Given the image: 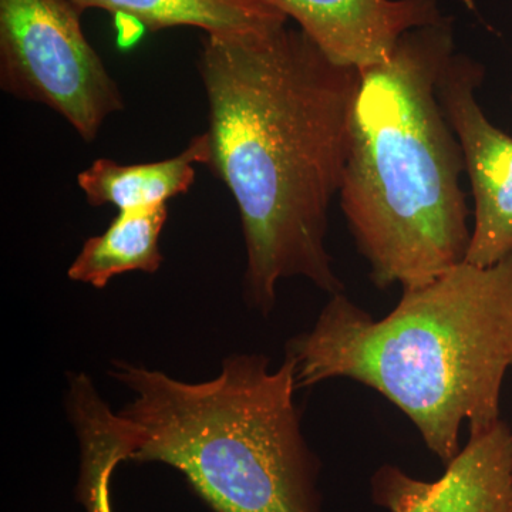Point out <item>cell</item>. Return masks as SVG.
Instances as JSON below:
<instances>
[{"instance_id":"obj_1","label":"cell","mask_w":512,"mask_h":512,"mask_svg":"<svg viewBox=\"0 0 512 512\" xmlns=\"http://www.w3.org/2000/svg\"><path fill=\"white\" fill-rule=\"evenodd\" d=\"M197 66L210 117L207 167L241 217L248 305L268 316L288 278L342 293L326 237L359 70L288 25L259 36L205 35Z\"/></svg>"},{"instance_id":"obj_2","label":"cell","mask_w":512,"mask_h":512,"mask_svg":"<svg viewBox=\"0 0 512 512\" xmlns=\"http://www.w3.org/2000/svg\"><path fill=\"white\" fill-rule=\"evenodd\" d=\"M285 353L298 389L340 377L365 384L402 410L447 466L460 453L464 421L477 434L501 420L512 369V256L491 266L461 262L403 291L382 319L336 293Z\"/></svg>"},{"instance_id":"obj_3","label":"cell","mask_w":512,"mask_h":512,"mask_svg":"<svg viewBox=\"0 0 512 512\" xmlns=\"http://www.w3.org/2000/svg\"><path fill=\"white\" fill-rule=\"evenodd\" d=\"M453 55V20L443 16L359 70L339 197L379 289L420 288L466 261V164L437 93Z\"/></svg>"},{"instance_id":"obj_4","label":"cell","mask_w":512,"mask_h":512,"mask_svg":"<svg viewBox=\"0 0 512 512\" xmlns=\"http://www.w3.org/2000/svg\"><path fill=\"white\" fill-rule=\"evenodd\" d=\"M258 353L228 356L205 382L116 360L110 375L133 393L120 410L133 431L130 461L183 474L214 512H322L318 458L295 403V359L272 370Z\"/></svg>"},{"instance_id":"obj_5","label":"cell","mask_w":512,"mask_h":512,"mask_svg":"<svg viewBox=\"0 0 512 512\" xmlns=\"http://www.w3.org/2000/svg\"><path fill=\"white\" fill-rule=\"evenodd\" d=\"M80 16L70 0H0V86L56 111L93 141L124 99Z\"/></svg>"},{"instance_id":"obj_6","label":"cell","mask_w":512,"mask_h":512,"mask_svg":"<svg viewBox=\"0 0 512 512\" xmlns=\"http://www.w3.org/2000/svg\"><path fill=\"white\" fill-rule=\"evenodd\" d=\"M484 70L453 56L437 93L461 151L474 198V227L466 262L491 266L512 256V137L494 126L477 100Z\"/></svg>"},{"instance_id":"obj_7","label":"cell","mask_w":512,"mask_h":512,"mask_svg":"<svg viewBox=\"0 0 512 512\" xmlns=\"http://www.w3.org/2000/svg\"><path fill=\"white\" fill-rule=\"evenodd\" d=\"M370 493L389 512H512V431L500 420L470 434L434 481L383 464L370 480Z\"/></svg>"},{"instance_id":"obj_8","label":"cell","mask_w":512,"mask_h":512,"mask_svg":"<svg viewBox=\"0 0 512 512\" xmlns=\"http://www.w3.org/2000/svg\"><path fill=\"white\" fill-rule=\"evenodd\" d=\"M298 23L333 60L357 70L386 62L410 30L439 22L437 0H262Z\"/></svg>"},{"instance_id":"obj_9","label":"cell","mask_w":512,"mask_h":512,"mask_svg":"<svg viewBox=\"0 0 512 512\" xmlns=\"http://www.w3.org/2000/svg\"><path fill=\"white\" fill-rule=\"evenodd\" d=\"M66 410L80 446L77 498L87 512H113L110 481L114 470L133 456V431L119 412L104 402L84 373L69 376Z\"/></svg>"},{"instance_id":"obj_10","label":"cell","mask_w":512,"mask_h":512,"mask_svg":"<svg viewBox=\"0 0 512 512\" xmlns=\"http://www.w3.org/2000/svg\"><path fill=\"white\" fill-rule=\"evenodd\" d=\"M210 138H192L183 151L157 163L124 165L100 158L79 174L77 183L93 207L114 205L119 211L146 210L183 195L195 181V164L207 165Z\"/></svg>"},{"instance_id":"obj_11","label":"cell","mask_w":512,"mask_h":512,"mask_svg":"<svg viewBox=\"0 0 512 512\" xmlns=\"http://www.w3.org/2000/svg\"><path fill=\"white\" fill-rule=\"evenodd\" d=\"M80 12L100 9L146 30L190 26L207 35L259 36L284 28L288 16L262 0H70Z\"/></svg>"},{"instance_id":"obj_12","label":"cell","mask_w":512,"mask_h":512,"mask_svg":"<svg viewBox=\"0 0 512 512\" xmlns=\"http://www.w3.org/2000/svg\"><path fill=\"white\" fill-rule=\"evenodd\" d=\"M168 220L167 204L146 210L119 211L103 234L84 241L67 276L96 289L127 272L156 274L163 265L160 235Z\"/></svg>"}]
</instances>
